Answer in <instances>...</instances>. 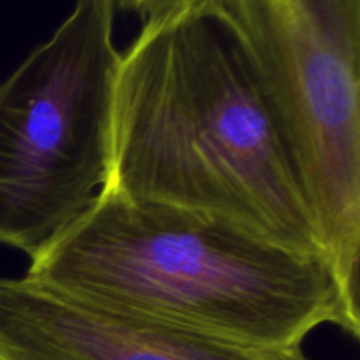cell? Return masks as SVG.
Returning <instances> with one entry per match:
<instances>
[{"instance_id":"6da1fadb","label":"cell","mask_w":360,"mask_h":360,"mask_svg":"<svg viewBox=\"0 0 360 360\" xmlns=\"http://www.w3.org/2000/svg\"><path fill=\"white\" fill-rule=\"evenodd\" d=\"M105 188L326 257L290 151L221 6L143 25L122 53Z\"/></svg>"},{"instance_id":"8992f818","label":"cell","mask_w":360,"mask_h":360,"mask_svg":"<svg viewBox=\"0 0 360 360\" xmlns=\"http://www.w3.org/2000/svg\"><path fill=\"white\" fill-rule=\"evenodd\" d=\"M116 11L136 14L141 23H153L186 11L207 9L224 6L225 0H111Z\"/></svg>"},{"instance_id":"3957f363","label":"cell","mask_w":360,"mask_h":360,"mask_svg":"<svg viewBox=\"0 0 360 360\" xmlns=\"http://www.w3.org/2000/svg\"><path fill=\"white\" fill-rule=\"evenodd\" d=\"M111 0H76L0 84V245L28 259L65 234L111 174L122 51Z\"/></svg>"},{"instance_id":"5b68a950","label":"cell","mask_w":360,"mask_h":360,"mask_svg":"<svg viewBox=\"0 0 360 360\" xmlns=\"http://www.w3.org/2000/svg\"><path fill=\"white\" fill-rule=\"evenodd\" d=\"M0 360H309L239 343L32 278H0Z\"/></svg>"},{"instance_id":"7a4b0ae2","label":"cell","mask_w":360,"mask_h":360,"mask_svg":"<svg viewBox=\"0 0 360 360\" xmlns=\"http://www.w3.org/2000/svg\"><path fill=\"white\" fill-rule=\"evenodd\" d=\"M25 276L253 347L302 348L322 326L360 334L359 304L326 257L111 188Z\"/></svg>"},{"instance_id":"277c9868","label":"cell","mask_w":360,"mask_h":360,"mask_svg":"<svg viewBox=\"0 0 360 360\" xmlns=\"http://www.w3.org/2000/svg\"><path fill=\"white\" fill-rule=\"evenodd\" d=\"M319 225L359 304L360 0H225Z\"/></svg>"}]
</instances>
